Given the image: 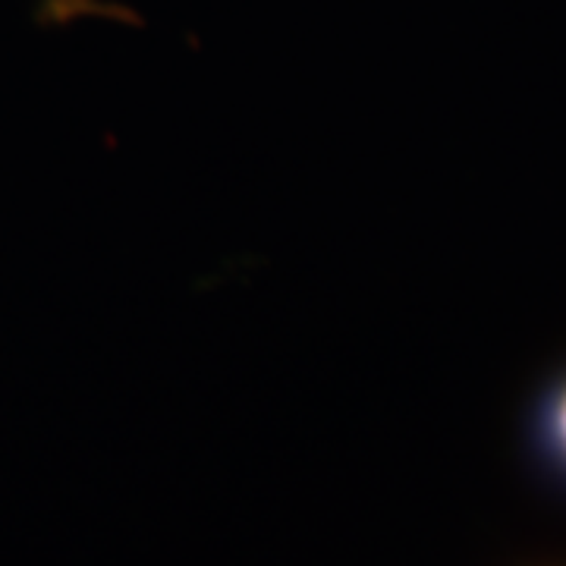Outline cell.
<instances>
[{"label":"cell","mask_w":566,"mask_h":566,"mask_svg":"<svg viewBox=\"0 0 566 566\" xmlns=\"http://www.w3.org/2000/svg\"><path fill=\"white\" fill-rule=\"evenodd\" d=\"M535 444L542 460L566 479V375L547 387L535 409Z\"/></svg>","instance_id":"6da1fadb"}]
</instances>
